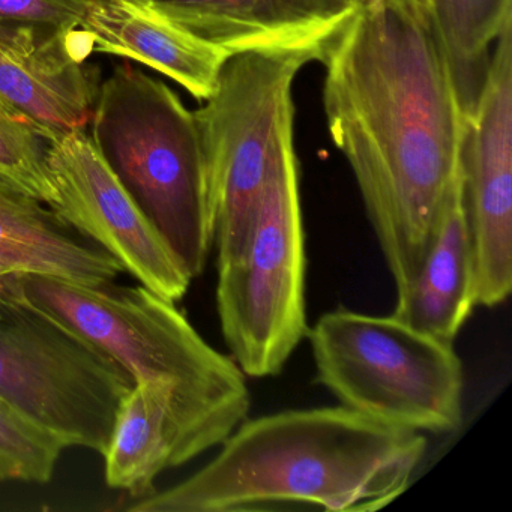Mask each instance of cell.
<instances>
[{
    "label": "cell",
    "mask_w": 512,
    "mask_h": 512,
    "mask_svg": "<svg viewBox=\"0 0 512 512\" xmlns=\"http://www.w3.org/2000/svg\"><path fill=\"white\" fill-rule=\"evenodd\" d=\"M323 110L403 295L460 169L464 109L425 0H365L329 43Z\"/></svg>",
    "instance_id": "6da1fadb"
},
{
    "label": "cell",
    "mask_w": 512,
    "mask_h": 512,
    "mask_svg": "<svg viewBox=\"0 0 512 512\" xmlns=\"http://www.w3.org/2000/svg\"><path fill=\"white\" fill-rule=\"evenodd\" d=\"M427 446L344 406L283 410L245 419L206 466L128 509L379 511L409 488Z\"/></svg>",
    "instance_id": "7a4b0ae2"
},
{
    "label": "cell",
    "mask_w": 512,
    "mask_h": 512,
    "mask_svg": "<svg viewBox=\"0 0 512 512\" xmlns=\"http://www.w3.org/2000/svg\"><path fill=\"white\" fill-rule=\"evenodd\" d=\"M91 137L191 278L214 248V212L194 112L172 88L130 65L98 86Z\"/></svg>",
    "instance_id": "3957f363"
},
{
    "label": "cell",
    "mask_w": 512,
    "mask_h": 512,
    "mask_svg": "<svg viewBox=\"0 0 512 512\" xmlns=\"http://www.w3.org/2000/svg\"><path fill=\"white\" fill-rule=\"evenodd\" d=\"M316 379L340 406L415 433L463 422L464 368L454 344L392 316L337 308L308 329Z\"/></svg>",
    "instance_id": "277c9868"
},
{
    "label": "cell",
    "mask_w": 512,
    "mask_h": 512,
    "mask_svg": "<svg viewBox=\"0 0 512 512\" xmlns=\"http://www.w3.org/2000/svg\"><path fill=\"white\" fill-rule=\"evenodd\" d=\"M308 53L230 56L217 86L194 112L209 200L217 265L247 244L263 188L289 140L295 139L293 83Z\"/></svg>",
    "instance_id": "5b68a950"
},
{
    "label": "cell",
    "mask_w": 512,
    "mask_h": 512,
    "mask_svg": "<svg viewBox=\"0 0 512 512\" xmlns=\"http://www.w3.org/2000/svg\"><path fill=\"white\" fill-rule=\"evenodd\" d=\"M217 269L218 319L233 361L245 376H278L310 329L295 139L263 188L247 244Z\"/></svg>",
    "instance_id": "8992f818"
},
{
    "label": "cell",
    "mask_w": 512,
    "mask_h": 512,
    "mask_svg": "<svg viewBox=\"0 0 512 512\" xmlns=\"http://www.w3.org/2000/svg\"><path fill=\"white\" fill-rule=\"evenodd\" d=\"M17 301L106 353L134 382L176 380L212 395H248L247 376L212 347L176 302L140 286H85L40 274H14Z\"/></svg>",
    "instance_id": "52a82bcc"
},
{
    "label": "cell",
    "mask_w": 512,
    "mask_h": 512,
    "mask_svg": "<svg viewBox=\"0 0 512 512\" xmlns=\"http://www.w3.org/2000/svg\"><path fill=\"white\" fill-rule=\"evenodd\" d=\"M134 380L106 353L14 299L0 301V400L68 448L104 455Z\"/></svg>",
    "instance_id": "ba28073f"
},
{
    "label": "cell",
    "mask_w": 512,
    "mask_h": 512,
    "mask_svg": "<svg viewBox=\"0 0 512 512\" xmlns=\"http://www.w3.org/2000/svg\"><path fill=\"white\" fill-rule=\"evenodd\" d=\"M475 100L464 110L461 175L478 305L512 290V17L493 44Z\"/></svg>",
    "instance_id": "9c48e42d"
},
{
    "label": "cell",
    "mask_w": 512,
    "mask_h": 512,
    "mask_svg": "<svg viewBox=\"0 0 512 512\" xmlns=\"http://www.w3.org/2000/svg\"><path fill=\"white\" fill-rule=\"evenodd\" d=\"M47 167L55 187L53 212L121 263L143 287L178 302L191 275L134 202L91 134L71 131L49 140Z\"/></svg>",
    "instance_id": "30bf717a"
},
{
    "label": "cell",
    "mask_w": 512,
    "mask_h": 512,
    "mask_svg": "<svg viewBox=\"0 0 512 512\" xmlns=\"http://www.w3.org/2000/svg\"><path fill=\"white\" fill-rule=\"evenodd\" d=\"M77 31L0 22V97L28 116L47 140L91 124L98 86Z\"/></svg>",
    "instance_id": "8fae6325"
},
{
    "label": "cell",
    "mask_w": 512,
    "mask_h": 512,
    "mask_svg": "<svg viewBox=\"0 0 512 512\" xmlns=\"http://www.w3.org/2000/svg\"><path fill=\"white\" fill-rule=\"evenodd\" d=\"M161 16L230 56L308 53L322 61L356 7L346 0H145Z\"/></svg>",
    "instance_id": "7c38bea8"
},
{
    "label": "cell",
    "mask_w": 512,
    "mask_h": 512,
    "mask_svg": "<svg viewBox=\"0 0 512 512\" xmlns=\"http://www.w3.org/2000/svg\"><path fill=\"white\" fill-rule=\"evenodd\" d=\"M77 31L89 52L146 65L199 101L211 97L230 58L220 47L161 16L145 0H88Z\"/></svg>",
    "instance_id": "4fadbf2b"
},
{
    "label": "cell",
    "mask_w": 512,
    "mask_h": 512,
    "mask_svg": "<svg viewBox=\"0 0 512 512\" xmlns=\"http://www.w3.org/2000/svg\"><path fill=\"white\" fill-rule=\"evenodd\" d=\"M476 305L475 262L460 164L446 193L424 263L409 289L397 296L392 316L454 344Z\"/></svg>",
    "instance_id": "5bb4252c"
},
{
    "label": "cell",
    "mask_w": 512,
    "mask_h": 512,
    "mask_svg": "<svg viewBox=\"0 0 512 512\" xmlns=\"http://www.w3.org/2000/svg\"><path fill=\"white\" fill-rule=\"evenodd\" d=\"M0 269L85 286L113 283L121 263L62 221L49 206L0 184Z\"/></svg>",
    "instance_id": "9a60e30c"
},
{
    "label": "cell",
    "mask_w": 512,
    "mask_h": 512,
    "mask_svg": "<svg viewBox=\"0 0 512 512\" xmlns=\"http://www.w3.org/2000/svg\"><path fill=\"white\" fill-rule=\"evenodd\" d=\"M46 139L40 128L0 97V184L44 205L55 202L47 167Z\"/></svg>",
    "instance_id": "2e32d148"
},
{
    "label": "cell",
    "mask_w": 512,
    "mask_h": 512,
    "mask_svg": "<svg viewBox=\"0 0 512 512\" xmlns=\"http://www.w3.org/2000/svg\"><path fill=\"white\" fill-rule=\"evenodd\" d=\"M67 448L61 437L0 400V481L46 484Z\"/></svg>",
    "instance_id": "e0dca14e"
},
{
    "label": "cell",
    "mask_w": 512,
    "mask_h": 512,
    "mask_svg": "<svg viewBox=\"0 0 512 512\" xmlns=\"http://www.w3.org/2000/svg\"><path fill=\"white\" fill-rule=\"evenodd\" d=\"M88 0H0V22L25 23L56 31H76Z\"/></svg>",
    "instance_id": "ac0fdd59"
},
{
    "label": "cell",
    "mask_w": 512,
    "mask_h": 512,
    "mask_svg": "<svg viewBox=\"0 0 512 512\" xmlns=\"http://www.w3.org/2000/svg\"><path fill=\"white\" fill-rule=\"evenodd\" d=\"M478 16L482 40L491 49L503 23L512 17V0H478Z\"/></svg>",
    "instance_id": "d6986e66"
},
{
    "label": "cell",
    "mask_w": 512,
    "mask_h": 512,
    "mask_svg": "<svg viewBox=\"0 0 512 512\" xmlns=\"http://www.w3.org/2000/svg\"><path fill=\"white\" fill-rule=\"evenodd\" d=\"M16 298V287H14V274L0 269V301Z\"/></svg>",
    "instance_id": "ffe728a7"
},
{
    "label": "cell",
    "mask_w": 512,
    "mask_h": 512,
    "mask_svg": "<svg viewBox=\"0 0 512 512\" xmlns=\"http://www.w3.org/2000/svg\"><path fill=\"white\" fill-rule=\"evenodd\" d=\"M346 2L352 5V7H358V5L364 4L365 0H346Z\"/></svg>",
    "instance_id": "44dd1931"
}]
</instances>
